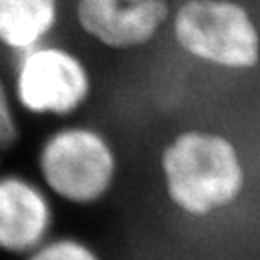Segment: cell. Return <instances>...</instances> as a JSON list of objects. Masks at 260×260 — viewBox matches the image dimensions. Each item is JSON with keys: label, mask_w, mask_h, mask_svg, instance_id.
<instances>
[{"label": "cell", "mask_w": 260, "mask_h": 260, "mask_svg": "<svg viewBox=\"0 0 260 260\" xmlns=\"http://www.w3.org/2000/svg\"><path fill=\"white\" fill-rule=\"evenodd\" d=\"M165 197L179 215L210 220L248 193V165L233 139L210 128L181 130L159 154Z\"/></svg>", "instance_id": "cell-1"}, {"label": "cell", "mask_w": 260, "mask_h": 260, "mask_svg": "<svg viewBox=\"0 0 260 260\" xmlns=\"http://www.w3.org/2000/svg\"><path fill=\"white\" fill-rule=\"evenodd\" d=\"M45 190L71 206H94L112 191L119 172L118 154L102 130L89 125L60 126L37 155Z\"/></svg>", "instance_id": "cell-2"}, {"label": "cell", "mask_w": 260, "mask_h": 260, "mask_svg": "<svg viewBox=\"0 0 260 260\" xmlns=\"http://www.w3.org/2000/svg\"><path fill=\"white\" fill-rule=\"evenodd\" d=\"M22 260H103L100 253L78 237H51Z\"/></svg>", "instance_id": "cell-8"}, {"label": "cell", "mask_w": 260, "mask_h": 260, "mask_svg": "<svg viewBox=\"0 0 260 260\" xmlns=\"http://www.w3.org/2000/svg\"><path fill=\"white\" fill-rule=\"evenodd\" d=\"M18 139V121L15 112V96L0 80V150L13 146Z\"/></svg>", "instance_id": "cell-9"}, {"label": "cell", "mask_w": 260, "mask_h": 260, "mask_svg": "<svg viewBox=\"0 0 260 260\" xmlns=\"http://www.w3.org/2000/svg\"><path fill=\"white\" fill-rule=\"evenodd\" d=\"M60 16V0H0V45L15 53L45 44Z\"/></svg>", "instance_id": "cell-7"}, {"label": "cell", "mask_w": 260, "mask_h": 260, "mask_svg": "<svg viewBox=\"0 0 260 260\" xmlns=\"http://www.w3.org/2000/svg\"><path fill=\"white\" fill-rule=\"evenodd\" d=\"M172 31L188 56L228 71H248L260 61V32L235 0H184L172 15Z\"/></svg>", "instance_id": "cell-3"}, {"label": "cell", "mask_w": 260, "mask_h": 260, "mask_svg": "<svg viewBox=\"0 0 260 260\" xmlns=\"http://www.w3.org/2000/svg\"><path fill=\"white\" fill-rule=\"evenodd\" d=\"M81 31L98 44L130 51L150 44L172 18L168 0H76Z\"/></svg>", "instance_id": "cell-5"}, {"label": "cell", "mask_w": 260, "mask_h": 260, "mask_svg": "<svg viewBox=\"0 0 260 260\" xmlns=\"http://www.w3.org/2000/svg\"><path fill=\"white\" fill-rule=\"evenodd\" d=\"M53 195L20 174H0V253L25 256L53 237Z\"/></svg>", "instance_id": "cell-6"}, {"label": "cell", "mask_w": 260, "mask_h": 260, "mask_svg": "<svg viewBox=\"0 0 260 260\" xmlns=\"http://www.w3.org/2000/svg\"><path fill=\"white\" fill-rule=\"evenodd\" d=\"M18 56L13 96L25 112L67 118L89 102L90 73L73 51L40 44Z\"/></svg>", "instance_id": "cell-4"}]
</instances>
